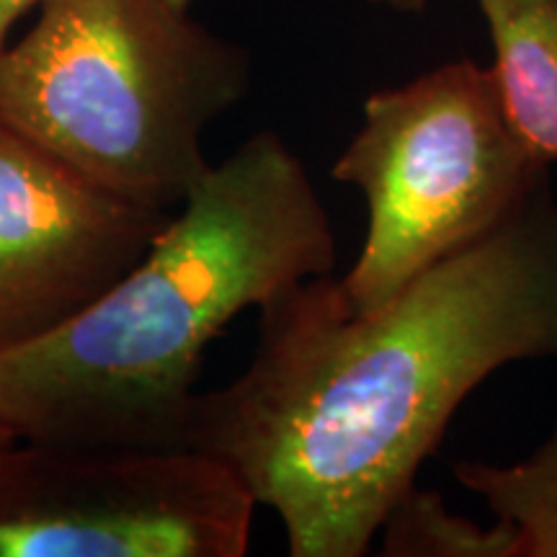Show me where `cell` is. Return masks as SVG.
Wrapping results in <instances>:
<instances>
[{"label":"cell","mask_w":557,"mask_h":557,"mask_svg":"<svg viewBox=\"0 0 557 557\" xmlns=\"http://www.w3.org/2000/svg\"><path fill=\"white\" fill-rule=\"evenodd\" d=\"M256 506L194 449L0 444V557H243Z\"/></svg>","instance_id":"obj_5"},{"label":"cell","mask_w":557,"mask_h":557,"mask_svg":"<svg viewBox=\"0 0 557 557\" xmlns=\"http://www.w3.org/2000/svg\"><path fill=\"white\" fill-rule=\"evenodd\" d=\"M169 3H171L173 9H176V11H184V13H189V5H191V0H169Z\"/></svg>","instance_id":"obj_12"},{"label":"cell","mask_w":557,"mask_h":557,"mask_svg":"<svg viewBox=\"0 0 557 557\" xmlns=\"http://www.w3.org/2000/svg\"><path fill=\"white\" fill-rule=\"evenodd\" d=\"M506 120L540 163H557V0H478Z\"/></svg>","instance_id":"obj_7"},{"label":"cell","mask_w":557,"mask_h":557,"mask_svg":"<svg viewBox=\"0 0 557 557\" xmlns=\"http://www.w3.org/2000/svg\"><path fill=\"white\" fill-rule=\"evenodd\" d=\"M547 176L508 124L491 67L457 60L372 94L333 165L367 201L359 259L338 278L346 302L357 312L385 305L506 222Z\"/></svg>","instance_id":"obj_4"},{"label":"cell","mask_w":557,"mask_h":557,"mask_svg":"<svg viewBox=\"0 0 557 557\" xmlns=\"http://www.w3.org/2000/svg\"><path fill=\"white\" fill-rule=\"evenodd\" d=\"M540 359H557L549 176L380 308L351 310L333 274L263 305L253 361L194 395L181 449L276 511L292 557H361L472 389Z\"/></svg>","instance_id":"obj_1"},{"label":"cell","mask_w":557,"mask_h":557,"mask_svg":"<svg viewBox=\"0 0 557 557\" xmlns=\"http://www.w3.org/2000/svg\"><path fill=\"white\" fill-rule=\"evenodd\" d=\"M11 434H9V431H5L3 426H0V444H5V442H11Z\"/></svg>","instance_id":"obj_13"},{"label":"cell","mask_w":557,"mask_h":557,"mask_svg":"<svg viewBox=\"0 0 557 557\" xmlns=\"http://www.w3.org/2000/svg\"><path fill=\"white\" fill-rule=\"evenodd\" d=\"M37 3L39 0H0V52H3L5 41H9L13 24Z\"/></svg>","instance_id":"obj_10"},{"label":"cell","mask_w":557,"mask_h":557,"mask_svg":"<svg viewBox=\"0 0 557 557\" xmlns=\"http://www.w3.org/2000/svg\"><path fill=\"white\" fill-rule=\"evenodd\" d=\"M329 209L295 150L256 132L209 165L148 253L47 338L0 354L13 438L181 449L207 346L248 308L333 274Z\"/></svg>","instance_id":"obj_2"},{"label":"cell","mask_w":557,"mask_h":557,"mask_svg":"<svg viewBox=\"0 0 557 557\" xmlns=\"http://www.w3.org/2000/svg\"><path fill=\"white\" fill-rule=\"evenodd\" d=\"M385 557H521L519 534L508 521L483 527L449 511L442 493L410 487L382 521Z\"/></svg>","instance_id":"obj_9"},{"label":"cell","mask_w":557,"mask_h":557,"mask_svg":"<svg viewBox=\"0 0 557 557\" xmlns=\"http://www.w3.org/2000/svg\"><path fill=\"white\" fill-rule=\"evenodd\" d=\"M372 5H382V9L398 11V13H421L426 9L429 0H367Z\"/></svg>","instance_id":"obj_11"},{"label":"cell","mask_w":557,"mask_h":557,"mask_svg":"<svg viewBox=\"0 0 557 557\" xmlns=\"http://www.w3.org/2000/svg\"><path fill=\"white\" fill-rule=\"evenodd\" d=\"M248 83V52L169 0H39L32 32L0 52V127L178 209L209 171L201 137Z\"/></svg>","instance_id":"obj_3"},{"label":"cell","mask_w":557,"mask_h":557,"mask_svg":"<svg viewBox=\"0 0 557 557\" xmlns=\"http://www.w3.org/2000/svg\"><path fill=\"white\" fill-rule=\"evenodd\" d=\"M459 485L517 529L521 557H557V423L532 455L508 465L462 459Z\"/></svg>","instance_id":"obj_8"},{"label":"cell","mask_w":557,"mask_h":557,"mask_svg":"<svg viewBox=\"0 0 557 557\" xmlns=\"http://www.w3.org/2000/svg\"><path fill=\"white\" fill-rule=\"evenodd\" d=\"M171 214L0 127V354L47 338L99 302Z\"/></svg>","instance_id":"obj_6"}]
</instances>
